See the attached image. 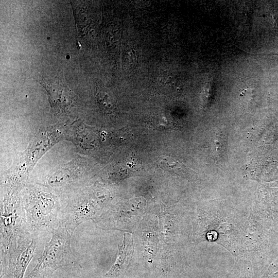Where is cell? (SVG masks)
<instances>
[{"mask_svg": "<svg viewBox=\"0 0 278 278\" xmlns=\"http://www.w3.org/2000/svg\"><path fill=\"white\" fill-rule=\"evenodd\" d=\"M67 125L60 124L40 131L1 181L3 192H20L27 184V180L39 159L65 135Z\"/></svg>", "mask_w": 278, "mask_h": 278, "instance_id": "1", "label": "cell"}, {"mask_svg": "<svg viewBox=\"0 0 278 278\" xmlns=\"http://www.w3.org/2000/svg\"><path fill=\"white\" fill-rule=\"evenodd\" d=\"M20 195L30 232L60 225L62 208L55 194L27 184L20 191Z\"/></svg>", "mask_w": 278, "mask_h": 278, "instance_id": "2", "label": "cell"}, {"mask_svg": "<svg viewBox=\"0 0 278 278\" xmlns=\"http://www.w3.org/2000/svg\"><path fill=\"white\" fill-rule=\"evenodd\" d=\"M1 261L5 265L22 237L29 232L20 195L4 192L1 202Z\"/></svg>", "mask_w": 278, "mask_h": 278, "instance_id": "3", "label": "cell"}, {"mask_svg": "<svg viewBox=\"0 0 278 278\" xmlns=\"http://www.w3.org/2000/svg\"><path fill=\"white\" fill-rule=\"evenodd\" d=\"M51 230L50 240L26 278H44L60 267L78 265L71 247L72 234L61 224Z\"/></svg>", "mask_w": 278, "mask_h": 278, "instance_id": "4", "label": "cell"}, {"mask_svg": "<svg viewBox=\"0 0 278 278\" xmlns=\"http://www.w3.org/2000/svg\"><path fill=\"white\" fill-rule=\"evenodd\" d=\"M94 187L79 188L68 193L66 205L62 209L60 224L72 234L82 223L93 218L101 208L106 195Z\"/></svg>", "mask_w": 278, "mask_h": 278, "instance_id": "5", "label": "cell"}, {"mask_svg": "<svg viewBox=\"0 0 278 278\" xmlns=\"http://www.w3.org/2000/svg\"><path fill=\"white\" fill-rule=\"evenodd\" d=\"M86 167L85 158L78 155L55 169L40 185L55 193H70L81 188L86 173Z\"/></svg>", "mask_w": 278, "mask_h": 278, "instance_id": "6", "label": "cell"}, {"mask_svg": "<svg viewBox=\"0 0 278 278\" xmlns=\"http://www.w3.org/2000/svg\"><path fill=\"white\" fill-rule=\"evenodd\" d=\"M32 233L28 232L20 239L15 252L2 266V275L6 269L11 278H23L37 247L35 235Z\"/></svg>", "mask_w": 278, "mask_h": 278, "instance_id": "7", "label": "cell"}, {"mask_svg": "<svg viewBox=\"0 0 278 278\" xmlns=\"http://www.w3.org/2000/svg\"><path fill=\"white\" fill-rule=\"evenodd\" d=\"M40 83L47 92L51 109L57 114L68 113L76 107V96L62 79L43 80Z\"/></svg>", "mask_w": 278, "mask_h": 278, "instance_id": "8", "label": "cell"}, {"mask_svg": "<svg viewBox=\"0 0 278 278\" xmlns=\"http://www.w3.org/2000/svg\"><path fill=\"white\" fill-rule=\"evenodd\" d=\"M133 246L131 235L124 234L123 244L118 245V256L114 265L105 274L104 278H118L126 270L133 253Z\"/></svg>", "mask_w": 278, "mask_h": 278, "instance_id": "9", "label": "cell"}]
</instances>
